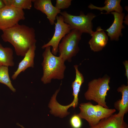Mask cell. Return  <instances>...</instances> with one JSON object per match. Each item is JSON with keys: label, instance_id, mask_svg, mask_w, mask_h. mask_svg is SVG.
<instances>
[{"label": "cell", "instance_id": "obj_4", "mask_svg": "<svg viewBox=\"0 0 128 128\" xmlns=\"http://www.w3.org/2000/svg\"><path fill=\"white\" fill-rule=\"evenodd\" d=\"M79 108L80 112L78 115L81 119L86 120L90 127L113 114L116 111L115 109L106 108L98 104L94 105L90 102L81 104Z\"/></svg>", "mask_w": 128, "mask_h": 128}, {"label": "cell", "instance_id": "obj_13", "mask_svg": "<svg viewBox=\"0 0 128 128\" xmlns=\"http://www.w3.org/2000/svg\"><path fill=\"white\" fill-rule=\"evenodd\" d=\"M36 48V44L29 48L23 59L19 63L17 70L12 75L11 78L13 80L16 79L21 72H24L27 68L34 67V59Z\"/></svg>", "mask_w": 128, "mask_h": 128}, {"label": "cell", "instance_id": "obj_25", "mask_svg": "<svg viewBox=\"0 0 128 128\" xmlns=\"http://www.w3.org/2000/svg\"><path fill=\"white\" fill-rule=\"evenodd\" d=\"M1 65L0 64V66H1Z\"/></svg>", "mask_w": 128, "mask_h": 128}, {"label": "cell", "instance_id": "obj_16", "mask_svg": "<svg viewBox=\"0 0 128 128\" xmlns=\"http://www.w3.org/2000/svg\"><path fill=\"white\" fill-rule=\"evenodd\" d=\"M121 0H106L104 4L105 5L102 7L96 6L92 4H90L88 7L91 9H96L102 11H106L104 14H110L112 12H115L119 13H122L123 9L120 5Z\"/></svg>", "mask_w": 128, "mask_h": 128}, {"label": "cell", "instance_id": "obj_21", "mask_svg": "<svg viewBox=\"0 0 128 128\" xmlns=\"http://www.w3.org/2000/svg\"><path fill=\"white\" fill-rule=\"evenodd\" d=\"M72 1L71 0H56L55 7L60 10L68 8L71 5Z\"/></svg>", "mask_w": 128, "mask_h": 128}, {"label": "cell", "instance_id": "obj_24", "mask_svg": "<svg viewBox=\"0 0 128 128\" xmlns=\"http://www.w3.org/2000/svg\"><path fill=\"white\" fill-rule=\"evenodd\" d=\"M17 125L20 126L21 128H25L23 126H22V125H21L20 124H19L18 123H17Z\"/></svg>", "mask_w": 128, "mask_h": 128}, {"label": "cell", "instance_id": "obj_5", "mask_svg": "<svg viewBox=\"0 0 128 128\" xmlns=\"http://www.w3.org/2000/svg\"><path fill=\"white\" fill-rule=\"evenodd\" d=\"M82 34L77 30L72 29L62 39L58 46V52L65 61L71 62L72 58L79 52L78 45Z\"/></svg>", "mask_w": 128, "mask_h": 128}, {"label": "cell", "instance_id": "obj_1", "mask_svg": "<svg viewBox=\"0 0 128 128\" xmlns=\"http://www.w3.org/2000/svg\"><path fill=\"white\" fill-rule=\"evenodd\" d=\"M2 31V40L13 46L18 56L24 57L30 47L36 44L35 30L32 27L18 24Z\"/></svg>", "mask_w": 128, "mask_h": 128}, {"label": "cell", "instance_id": "obj_15", "mask_svg": "<svg viewBox=\"0 0 128 128\" xmlns=\"http://www.w3.org/2000/svg\"><path fill=\"white\" fill-rule=\"evenodd\" d=\"M117 90L121 93L122 96L121 99L114 104L115 107L119 111L116 114L117 117L124 118L125 114L128 111V85L122 84Z\"/></svg>", "mask_w": 128, "mask_h": 128}, {"label": "cell", "instance_id": "obj_23", "mask_svg": "<svg viewBox=\"0 0 128 128\" xmlns=\"http://www.w3.org/2000/svg\"><path fill=\"white\" fill-rule=\"evenodd\" d=\"M5 6L3 0H0V9Z\"/></svg>", "mask_w": 128, "mask_h": 128}, {"label": "cell", "instance_id": "obj_22", "mask_svg": "<svg viewBox=\"0 0 128 128\" xmlns=\"http://www.w3.org/2000/svg\"><path fill=\"white\" fill-rule=\"evenodd\" d=\"M125 70V76L126 77L128 81V60H125L123 62Z\"/></svg>", "mask_w": 128, "mask_h": 128}, {"label": "cell", "instance_id": "obj_6", "mask_svg": "<svg viewBox=\"0 0 128 128\" xmlns=\"http://www.w3.org/2000/svg\"><path fill=\"white\" fill-rule=\"evenodd\" d=\"M60 14L64 22L69 26L71 30L76 29L82 33H87L91 36L93 33L92 21L96 16L92 13H89L85 15L83 13L81 12L79 15L75 16L64 11L61 12Z\"/></svg>", "mask_w": 128, "mask_h": 128}, {"label": "cell", "instance_id": "obj_20", "mask_svg": "<svg viewBox=\"0 0 128 128\" xmlns=\"http://www.w3.org/2000/svg\"><path fill=\"white\" fill-rule=\"evenodd\" d=\"M69 122L72 128H81L82 125L81 119L78 114L73 115L70 118Z\"/></svg>", "mask_w": 128, "mask_h": 128}, {"label": "cell", "instance_id": "obj_8", "mask_svg": "<svg viewBox=\"0 0 128 128\" xmlns=\"http://www.w3.org/2000/svg\"><path fill=\"white\" fill-rule=\"evenodd\" d=\"M56 19L55 31L53 37L49 42L41 47L42 49H44L48 46H52L51 53L55 56L58 52V46L60 41L71 30L69 26L64 22L61 15L57 16Z\"/></svg>", "mask_w": 128, "mask_h": 128}, {"label": "cell", "instance_id": "obj_14", "mask_svg": "<svg viewBox=\"0 0 128 128\" xmlns=\"http://www.w3.org/2000/svg\"><path fill=\"white\" fill-rule=\"evenodd\" d=\"M78 65H74L75 71L76 76L74 80L72 83L71 85L73 90L72 95L74 96V99L70 104L64 106V109L66 110H68L71 107L75 108L78 106V95L81 86L84 82V78L83 74L78 70Z\"/></svg>", "mask_w": 128, "mask_h": 128}, {"label": "cell", "instance_id": "obj_3", "mask_svg": "<svg viewBox=\"0 0 128 128\" xmlns=\"http://www.w3.org/2000/svg\"><path fill=\"white\" fill-rule=\"evenodd\" d=\"M110 80V77L105 75L90 81L88 84V89L84 94L85 99L93 101L98 105L109 108L105 100L107 92L110 89L109 85Z\"/></svg>", "mask_w": 128, "mask_h": 128}, {"label": "cell", "instance_id": "obj_17", "mask_svg": "<svg viewBox=\"0 0 128 128\" xmlns=\"http://www.w3.org/2000/svg\"><path fill=\"white\" fill-rule=\"evenodd\" d=\"M13 52L9 47H4L0 43V64L8 67L14 66Z\"/></svg>", "mask_w": 128, "mask_h": 128}, {"label": "cell", "instance_id": "obj_10", "mask_svg": "<svg viewBox=\"0 0 128 128\" xmlns=\"http://www.w3.org/2000/svg\"><path fill=\"white\" fill-rule=\"evenodd\" d=\"M111 13L114 16L113 22L109 28L106 30H103L107 32V36L110 37L111 40L118 41L119 37L122 36V29L124 28L123 24L124 14L114 11L112 12Z\"/></svg>", "mask_w": 128, "mask_h": 128}, {"label": "cell", "instance_id": "obj_19", "mask_svg": "<svg viewBox=\"0 0 128 128\" xmlns=\"http://www.w3.org/2000/svg\"><path fill=\"white\" fill-rule=\"evenodd\" d=\"M0 83L7 86L13 92H16L9 78L8 66L1 65L0 67Z\"/></svg>", "mask_w": 128, "mask_h": 128}, {"label": "cell", "instance_id": "obj_18", "mask_svg": "<svg viewBox=\"0 0 128 128\" xmlns=\"http://www.w3.org/2000/svg\"><path fill=\"white\" fill-rule=\"evenodd\" d=\"M5 6H12L23 10L30 9L32 6V0H3Z\"/></svg>", "mask_w": 128, "mask_h": 128}, {"label": "cell", "instance_id": "obj_12", "mask_svg": "<svg viewBox=\"0 0 128 128\" xmlns=\"http://www.w3.org/2000/svg\"><path fill=\"white\" fill-rule=\"evenodd\" d=\"M91 36L88 42L91 50L95 52L101 50L107 43L108 36L100 27H97Z\"/></svg>", "mask_w": 128, "mask_h": 128}, {"label": "cell", "instance_id": "obj_11", "mask_svg": "<svg viewBox=\"0 0 128 128\" xmlns=\"http://www.w3.org/2000/svg\"><path fill=\"white\" fill-rule=\"evenodd\" d=\"M88 128H128V125L124 118L113 114L103 119L96 124Z\"/></svg>", "mask_w": 128, "mask_h": 128}, {"label": "cell", "instance_id": "obj_7", "mask_svg": "<svg viewBox=\"0 0 128 128\" xmlns=\"http://www.w3.org/2000/svg\"><path fill=\"white\" fill-rule=\"evenodd\" d=\"M25 19L23 10L5 6L0 9V30L2 31L11 27Z\"/></svg>", "mask_w": 128, "mask_h": 128}, {"label": "cell", "instance_id": "obj_9", "mask_svg": "<svg viewBox=\"0 0 128 128\" xmlns=\"http://www.w3.org/2000/svg\"><path fill=\"white\" fill-rule=\"evenodd\" d=\"M34 8L45 14L50 24L55 23V21L57 15L60 14L59 10L52 4L51 0H32Z\"/></svg>", "mask_w": 128, "mask_h": 128}, {"label": "cell", "instance_id": "obj_2", "mask_svg": "<svg viewBox=\"0 0 128 128\" xmlns=\"http://www.w3.org/2000/svg\"><path fill=\"white\" fill-rule=\"evenodd\" d=\"M50 48V46L46 47L42 54L43 74L41 80L44 84L50 83L52 79H63L66 68L65 61L62 56L55 55L51 53Z\"/></svg>", "mask_w": 128, "mask_h": 128}]
</instances>
